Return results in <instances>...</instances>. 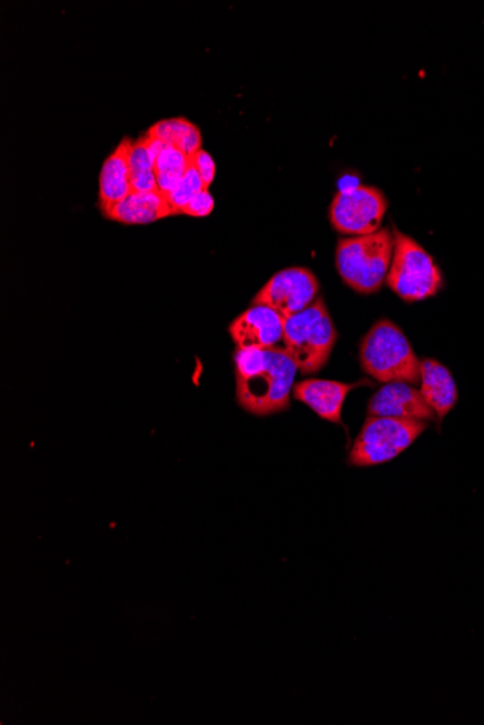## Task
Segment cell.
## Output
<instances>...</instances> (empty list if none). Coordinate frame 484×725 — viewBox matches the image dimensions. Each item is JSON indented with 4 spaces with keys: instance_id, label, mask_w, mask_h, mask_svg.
<instances>
[{
    "instance_id": "obj_1",
    "label": "cell",
    "mask_w": 484,
    "mask_h": 725,
    "mask_svg": "<svg viewBox=\"0 0 484 725\" xmlns=\"http://www.w3.org/2000/svg\"><path fill=\"white\" fill-rule=\"evenodd\" d=\"M297 367L285 349H236V400L254 416L282 413L291 407Z\"/></svg>"
},
{
    "instance_id": "obj_2",
    "label": "cell",
    "mask_w": 484,
    "mask_h": 725,
    "mask_svg": "<svg viewBox=\"0 0 484 725\" xmlns=\"http://www.w3.org/2000/svg\"><path fill=\"white\" fill-rule=\"evenodd\" d=\"M393 248L394 237L389 229L343 238L337 246L338 273L356 292L376 293L388 279Z\"/></svg>"
},
{
    "instance_id": "obj_3",
    "label": "cell",
    "mask_w": 484,
    "mask_h": 725,
    "mask_svg": "<svg viewBox=\"0 0 484 725\" xmlns=\"http://www.w3.org/2000/svg\"><path fill=\"white\" fill-rule=\"evenodd\" d=\"M360 357L365 371L377 381H421V361L407 336L392 322L380 321L371 327L362 339Z\"/></svg>"
},
{
    "instance_id": "obj_4",
    "label": "cell",
    "mask_w": 484,
    "mask_h": 725,
    "mask_svg": "<svg viewBox=\"0 0 484 725\" xmlns=\"http://www.w3.org/2000/svg\"><path fill=\"white\" fill-rule=\"evenodd\" d=\"M335 340L337 332L320 298H316L309 307L285 322V350L297 369L304 374L318 372L324 368L333 353Z\"/></svg>"
},
{
    "instance_id": "obj_5",
    "label": "cell",
    "mask_w": 484,
    "mask_h": 725,
    "mask_svg": "<svg viewBox=\"0 0 484 725\" xmlns=\"http://www.w3.org/2000/svg\"><path fill=\"white\" fill-rule=\"evenodd\" d=\"M386 282L403 301L421 302L440 292L442 274L418 242L394 231L393 259Z\"/></svg>"
},
{
    "instance_id": "obj_6",
    "label": "cell",
    "mask_w": 484,
    "mask_h": 725,
    "mask_svg": "<svg viewBox=\"0 0 484 725\" xmlns=\"http://www.w3.org/2000/svg\"><path fill=\"white\" fill-rule=\"evenodd\" d=\"M427 428L421 420L369 416L354 442L348 464L358 467L386 464L407 451Z\"/></svg>"
},
{
    "instance_id": "obj_7",
    "label": "cell",
    "mask_w": 484,
    "mask_h": 725,
    "mask_svg": "<svg viewBox=\"0 0 484 725\" xmlns=\"http://www.w3.org/2000/svg\"><path fill=\"white\" fill-rule=\"evenodd\" d=\"M388 202L373 187L357 186L341 190L330 204L334 228L344 235L362 237L380 231Z\"/></svg>"
},
{
    "instance_id": "obj_8",
    "label": "cell",
    "mask_w": 484,
    "mask_h": 725,
    "mask_svg": "<svg viewBox=\"0 0 484 725\" xmlns=\"http://www.w3.org/2000/svg\"><path fill=\"white\" fill-rule=\"evenodd\" d=\"M318 293V280L309 270H282L260 290L253 306H267L288 319L315 303Z\"/></svg>"
},
{
    "instance_id": "obj_9",
    "label": "cell",
    "mask_w": 484,
    "mask_h": 725,
    "mask_svg": "<svg viewBox=\"0 0 484 725\" xmlns=\"http://www.w3.org/2000/svg\"><path fill=\"white\" fill-rule=\"evenodd\" d=\"M285 317L267 306H253L230 325V335L239 349L276 348L285 335Z\"/></svg>"
},
{
    "instance_id": "obj_10",
    "label": "cell",
    "mask_w": 484,
    "mask_h": 725,
    "mask_svg": "<svg viewBox=\"0 0 484 725\" xmlns=\"http://www.w3.org/2000/svg\"><path fill=\"white\" fill-rule=\"evenodd\" d=\"M367 413L371 418H392L428 420L434 419L435 411L423 399L421 390L408 382H389L371 397Z\"/></svg>"
},
{
    "instance_id": "obj_11",
    "label": "cell",
    "mask_w": 484,
    "mask_h": 725,
    "mask_svg": "<svg viewBox=\"0 0 484 725\" xmlns=\"http://www.w3.org/2000/svg\"><path fill=\"white\" fill-rule=\"evenodd\" d=\"M354 387H357L356 383L309 378V380L296 383L293 387V395L296 400L314 410L320 419L341 424L343 406L346 403L348 392Z\"/></svg>"
},
{
    "instance_id": "obj_12",
    "label": "cell",
    "mask_w": 484,
    "mask_h": 725,
    "mask_svg": "<svg viewBox=\"0 0 484 725\" xmlns=\"http://www.w3.org/2000/svg\"><path fill=\"white\" fill-rule=\"evenodd\" d=\"M133 144L131 139L124 138L102 166L99 177L102 212L123 202L133 193L131 175H129V153Z\"/></svg>"
},
{
    "instance_id": "obj_13",
    "label": "cell",
    "mask_w": 484,
    "mask_h": 725,
    "mask_svg": "<svg viewBox=\"0 0 484 725\" xmlns=\"http://www.w3.org/2000/svg\"><path fill=\"white\" fill-rule=\"evenodd\" d=\"M104 213L112 221L125 224H147L175 214L170 203L158 190L144 193L133 191L127 199L104 210Z\"/></svg>"
},
{
    "instance_id": "obj_14",
    "label": "cell",
    "mask_w": 484,
    "mask_h": 725,
    "mask_svg": "<svg viewBox=\"0 0 484 725\" xmlns=\"http://www.w3.org/2000/svg\"><path fill=\"white\" fill-rule=\"evenodd\" d=\"M421 392L423 399L442 420L457 403V386L444 365L434 359L421 362Z\"/></svg>"
},
{
    "instance_id": "obj_15",
    "label": "cell",
    "mask_w": 484,
    "mask_h": 725,
    "mask_svg": "<svg viewBox=\"0 0 484 725\" xmlns=\"http://www.w3.org/2000/svg\"><path fill=\"white\" fill-rule=\"evenodd\" d=\"M148 133L160 139L165 147H173L183 153L186 157L192 158L202 149V137L200 130L192 122L183 118L165 119L152 125Z\"/></svg>"
},
{
    "instance_id": "obj_16",
    "label": "cell",
    "mask_w": 484,
    "mask_h": 725,
    "mask_svg": "<svg viewBox=\"0 0 484 725\" xmlns=\"http://www.w3.org/2000/svg\"><path fill=\"white\" fill-rule=\"evenodd\" d=\"M129 175H131L133 191L144 193V191L158 190L155 158L148 148L146 134L133 144L131 153H129Z\"/></svg>"
},
{
    "instance_id": "obj_17",
    "label": "cell",
    "mask_w": 484,
    "mask_h": 725,
    "mask_svg": "<svg viewBox=\"0 0 484 725\" xmlns=\"http://www.w3.org/2000/svg\"><path fill=\"white\" fill-rule=\"evenodd\" d=\"M190 166V158L173 147H165L155 162L158 191L165 198L171 193L183 179Z\"/></svg>"
},
{
    "instance_id": "obj_18",
    "label": "cell",
    "mask_w": 484,
    "mask_h": 725,
    "mask_svg": "<svg viewBox=\"0 0 484 725\" xmlns=\"http://www.w3.org/2000/svg\"><path fill=\"white\" fill-rule=\"evenodd\" d=\"M202 190H207L204 189L203 181L200 179L197 168L190 162L183 179H181L176 189L166 199L170 203L171 209H173L175 214H180L183 213V209L189 204L190 200Z\"/></svg>"
},
{
    "instance_id": "obj_19",
    "label": "cell",
    "mask_w": 484,
    "mask_h": 725,
    "mask_svg": "<svg viewBox=\"0 0 484 725\" xmlns=\"http://www.w3.org/2000/svg\"><path fill=\"white\" fill-rule=\"evenodd\" d=\"M192 166L197 168L200 179L203 181L204 189H209V186L212 185L213 179H215V162H213L212 157L209 156L204 149H200L192 158H190Z\"/></svg>"
},
{
    "instance_id": "obj_20",
    "label": "cell",
    "mask_w": 484,
    "mask_h": 725,
    "mask_svg": "<svg viewBox=\"0 0 484 725\" xmlns=\"http://www.w3.org/2000/svg\"><path fill=\"white\" fill-rule=\"evenodd\" d=\"M213 206H215V202H213L211 193L208 190H202L186 206L183 214L193 218H204L211 214Z\"/></svg>"
}]
</instances>
